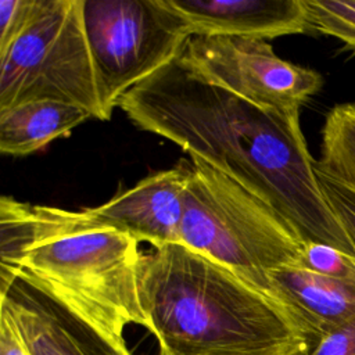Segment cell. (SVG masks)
Segmentation results:
<instances>
[{
	"label": "cell",
	"instance_id": "4",
	"mask_svg": "<svg viewBox=\"0 0 355 355\" xmlns=\"http://www.w3.org/2000/svg\"><path fill=\"white\" fill-rule=\"evenodd\" d=\"M180 244L276 300L269 273L301 266L305 248L275 208L198 158H191Z\"/></svg>",
	"mask_w": 355,
	"mask_h": 355
},
{
	"label": "cell",
	"instance_id": "19",
	"mask_svg": "<svg viewBox=\"0 0 355 355\" xmlns=\"http://www.w3.org/2000/svg\"><path fill=\"white\" fill-rule=\"evenodd\" d=\"M0 355H29L11 323L0 315Z\"/></svg>",
	"mask_w": 355,
	"mask_h": 355
},
{
	"label": "cell",
	"instance_id": "2",
	"mask_svg": "<svg viewBox=\"0 0 355 355\" xmlns=\"http://www.w3.org/2000/svg\"><path fill=\"white\" fill-rule=\"evenodd\" d=\"M137 291L158 355H309L315 348L283 302L183 244L141 252Z\"/></svg>",
	"mask_w": 355,
	"mask_h": 355
},
{
	"label": "cell",
	"instance_id": "9",
	"mask_svg": "<svg viewBox=\"0 0 355 355\" xmlns=\"http://www.w3.org/2000/svg\"><path fill=\"white\" fill-rule=\"evenodd\" d=\"M190 168L155 172L105 204L86 208L96 220L112 226L153 247L180 244L184 191Z\"/></svg>",
	"mask_w": 355,
	"mask_h": 355
},
{
	"label": "cell",
	"instance_id": "15",
	"mask_svg": "<svg viewBox=\"0 0 355 355\" xmlns=\"http://www.w3.org/2000/svg\"><path fill=\"white\" fill-rule=\"evenodd\" d=\"M301 266L323 276L355 280V258L330 245L305 243Z\"/></svg>",
	"mask_w": 355,
	"mask_h": 355
},
{
	"label": "cell",
	"instance_id": "8",
	"mask_svg": "<svg viewBox=\"0 0 355 355\" xmlns=\"http://www.w3.org/2000/svg\"><path fill=\"white\" fill-rule=\"evenodd\" d=\"M0 315L29 355H133L122 329L24 273L0 276Z\"/></svg>",
	"mask_w": 355,
	"mask_h": 355
},
{
	"label": "cell",
	"instance_id": "14",
	"mask_svg": "<svg viewBox=\"0 0 355 355\" xmlns=\"http://www.w3.org/2000/svg\"><path fill=\"white\" fill-rule=\"evenodd\" d=\"M308 31L331 36L355 53V0H302Z\"/></svg>",
	"mask_w": 355,
	"mask_h": 355
},
{
	"label": "cell",
	"instance_id": "17",
	"mask_svg": "<svg viewBox=\"0 0 355 355\" xmlns=\"http://www.w3.org/2000/svg\"><path fill=\"white\" fill-rule=\"evenodd\" d=\"M320 189L355 248V193L316 173Z\"/></svg>",
	"mask_w": 355,
	"mask_h": 355
},
{
	"label": "cell",
	"instance_id": "7",
	"mask_svg": "<svg viewBox=\"0 0 355 355\" xmlns=\"http://www.w3.org/2000/svg\"><path fill=\"white\" fill-rule=\"evenodd\" d=\"M194 73L261 108L300 111L322 75L280 58L262 39L193 36L179 57Z\"/></svg>",
	"mask_w": 355,
	"mask_h": 355
},
{
	"label": "cell",
	"instance_id": "11",
	"mask_svg": "<svg viewBox=\"0 0 355 355\" xmlns=\"http://www.w3.org/2000/svg\"><path fill=\"white\" fill-rule=\"evenodd\" d=\"M275 295L297 318L313 347L355 318V280L334 279L302 266L269 273Z\"/></svg>",
	"mask_w": 355,
	"mask_h": 355
},
{
	"label": "cell",
	"instance_id": "6",
	"mask_svg": "<svg viewBox=\"0 0 355 355\" xmlns=\"http://www.w3.org/2000/svg\"><path fill=\"white\" fill-rule=\"evenodd\" d=\"M54 100L101 119L82 0H43L28 28L0 53V110Z\"/></svg>",
	"mask_w": 355,
	"mask_h": 355
},
{
	"label": "cell",
	"instance_id": "3",
	"mask_svg": "<svg viewBox=\"0 0 355 355\" xmlns=\"http://www.w3.org/2000/svg\"><path fill=\"white\" fill-rule=\"evenodd\" d=\"M139 241L69 211L0 198V276L24 273L119 329L144 326L139 302Z\"/></svg>",
	"mask_w": 355,
	"mask_h": 355
},
{
	"label": "cell",
	"instance_id": "16",
	"mask_svg": "<svg viewBox=\"0 0 355 355\" xmlns=\"http://www.w3.org/2000/svg\"><path fill=\"white\" fill-rule=\"evenodd\" d=\"M43 0L0 1V53L4 51L33 21Z\"/></svg>",
	"mask_w": 355,
	"mask_h": 355
},
{
	"label": "cell",
	"instance_id": "12",
	"mask_svg": "<svg viewBox=\"0 0 355 355\" xmlns=\"http://www.w3.org/2000/svg\"><path fill=\"white\" fill-rule=\"evenodd\" d=\"M93 118L79 105L36 100L0 110V151L28 155Z\"/></svg>",
	"mask_w": 355,
	"mask_h": 355
},
{
	"label": "cell",
	"instance_id": "13",
	"mask_svg": "<svg viewBox=\"0 0 355 355\" xmlns=\"http://www.w3.org/2000/svg\"><path fill=\"white\" fill-rule=\"evenodd\" d=\"M315 172L355 193V104L334 105L322 128Z\"/></svg>",
	"mask_w": 355,
	"mask_h": 355
},
{
	"label": "cell",
	"instance_id": "1",
	"mask_svg": "<svg viewBox=\"0 0 355 355\" xmlns=\"http://www.w3.org/2000/svg\"><path fill=\"white\" fill-rule=\"evenodd\" d=\"M118 107L139 129L237 180L275 208L304 243L355 258L320 189L300 111L261 108L208 83L180 58L130 89Z\"/></svg>",
	"mask_w": 355,
	"mask_h": 355
},
{
	"label": "cell",
	"instance_id": "18",
	"mask_svg": "<svg viewBox=\"0 0 355 355\" xmlns=\"http://www.w3.org/2000/svg\"><path fill=\"white\" fill-rule=\"evenodd\" d=\"M309 355H355V318L326 334Z\"/></svg>",
	"mask_w": 355,
	"mask_h": 355
},
{
	"label": "cell",
	"instance_id": "5",
	"mask_svg": "<svg viewBox=\"0 0 355 355\" xmlns=\"http://www.w3.org/2000/svg\"><path fill=\"white\" fill-rule=\"evenodd\" d=\"M82 18L103 121L130 89L179 58L194 36L165 0H82Z\"/></svg>",
	"mask_w": 355,
	"mask_h": 355
},
{
	"label": "cell",
	"instance_id": "10",
	"mask_svg": "<svg viewBox=\"0 0 355 355\" xmlns=\"http://www.w3.org/2000/svg\"><path fill=\"white\" fill-rule=\"evenodd\" d=\"M194 36L273 39L308 32L302 0H165Z\"/></svg>",
	"mask_w": 355,
	"mask_h": 355
}]
</instances>
